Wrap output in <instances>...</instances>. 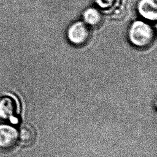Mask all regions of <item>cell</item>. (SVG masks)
<instances>
[{
  "mask_svg": "<svg viewBox=\"0 0 157 157\" xmlns=\"http://www.w3.org/2000/svg\"><path fill=\"white\" fill-rule=\"evenodd\" d=\"M128 37L130 42L140 48L149 47L155 38V31L148 23L137 20L133 22L129 27Z\"/></svg>",
  "mask_w": 157,
  "mask_h": 157,
  "instance_id": "6da1fadb",
  "label": "cell"
},
{
  "mask_svg": "<svg viewBox=\"0 0 157 157\" xmlns=\"http://www.w3.org/2000/svg\"><path fill=\"white\" fill-rule=\"evenodd\" d=\"M90 31L87 25L81 21L73 23L68 28L67 36L72 44L82 45L85 44L90 37Z\"/></svg>",
  "mask_w": 157,
  "mask_h": 157,
  "instance_id": "7a4b0ae2",
  "label": "cell"
},
{
  "mask_svg": "<svg viewBox=\"0 0 157 157\" xmlns=\"http://www.w3.org/2000/svg\"><path fill=\"white\" fill-rule=\"evenodd\" d=\"M18 139L17 129L8 124H0V148H12Z\"/></svg>",
  "mask_w": 157,
  "mask_h": 157,
  "instance_id": "3957f363",
  "label": "cell"
},
{
  "mask_svg": "<svg viewBox=\"0 0 157 157\" xmlns=\"http://www.w3.org/2000/svg\"><path fill=\"white\" fill-rule=\"evenodd\" d=\"M137 11L145 19L155 21L157 19V0H140Z\"/></svg>",
  "mask_w": 157,
  "mask_h": 157,
  "instance_id": "277c9868",
  "label": "cell"
},
{
  "mask_svg": "<svg viewBox=\"0 0 157 157\" xmlns=\"http://www.w3.org/2000/svg\"><path fill=\"white\" fill-rule=\"evenodd\" d=\"M17 103L11 96H4L0 99V118L12 119L17 113Z\"/></svg>",
  "mask_w": 157,
  "mask_h": 157,
  "instance_id": "5b68a950",
  "label": "cell"
},
{
  "mask_svg": "<svg viewBox=\"0 0 157 157\" xmlns=\"http://www.w3.org/2000/svg\"><path fill=\"white\" fill-rule=\"evenodd\" d=\"M18 139L23 146L31 145L36 138V132L34 128L29 124H23L20 127L18 132Z\"/></svg>",
  "mask_w": 157,
  "mask_h": 157,
  "instance_id": "8992f818",
  "label": "cell"
},
{
  "mask_svg": "<svg viewBox=\"0 0 157 157\" xmlns=\"http://www.w3.org/2000/svg\"><path fill=\"white\" fill-rule=\"evenodd\" d=\"M84 23L91 26H98L102 20V16L101 12L93 7H90L85 10L83 13Z\"/></svg>",
  "mask_w": 157,
  "mask_h": 157,
  "instance_id": "52a82bcc",
  "label": "cell"
},
{
  "mask_svg": "<svg viewBox=\"0 0 157 157\" xmlns=\"http://www.w3.org/2000/svg\"><path fill=\"white\" fill-rule=\"evenodd\" d=\"M119 1L120 0H95L97 6L105 11L116 8L118 6Z\"/></svg>",
  "mask_w": 157,
  "mask_h": 157,
  "instance_id": "ba28073f",
  "label": "cell"
}]
</instances>
